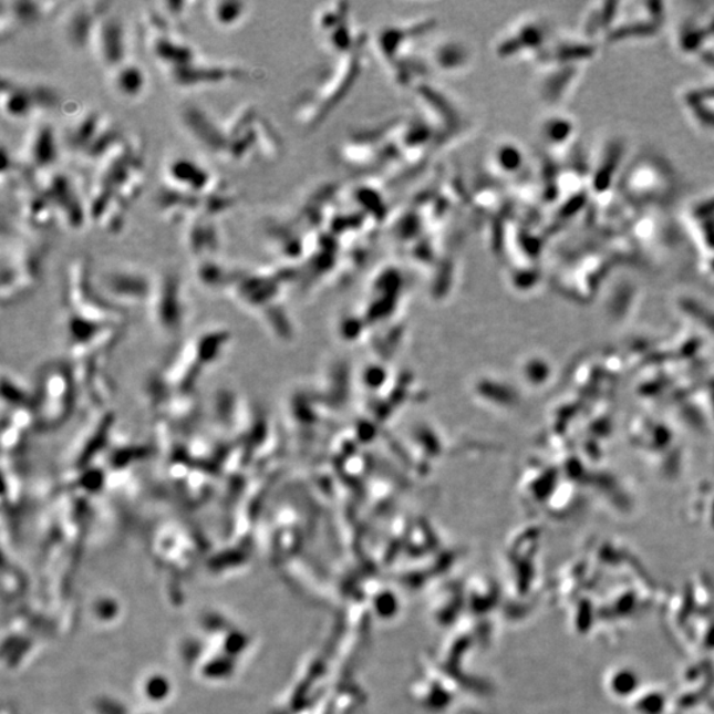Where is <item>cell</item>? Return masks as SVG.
<instances>
[{"mask_svg": "<svg viewBox=\"0 0 714 714\" xmlns=\"http://www.w3.org/2000/svg\"><path fill=\"white\" fill-rule=\"evenodd\" d=\"M112 9L113 3L101 13L87 48L94 60L105 68L107 73L133 60L127 24L124 18Z\"/></svg>", "mask_w": 714, "mask_h": 714, "instance_id": "5", "label": "cell"}, {"mask_svg": "<svg viewBox=\"0 0 714 714\" xmlns=\"http://www.w3.org/2000/svg\"><path fill=\"white\" fill-rule=\"evenodd\" d=\"M153 315L155 322L163 330L169 331L178 328L185 317V292L179 275L166 271L154 282L152 298Z\"/></svg>", "mask_w": 714, "mask_h": 714, "instance_id": "11", "label": "cell"}, {"mask_svg": "<svg viewBox=\"0 0 714 714\" xmlns=\"http://www.w3.org/2000/svg\"><path fill=\"white\" fill-rule=\"evenodd\" d=\"M111 2H81L64 11L63 35L73 50L90 48L92 33L101 13Z\"/></svg>", "mask_w": 714, "mask_h": 714, "instance_id": "14", "label": "cell"}, {"mask_svg": "<svg viewBox=\"0 0 714 714\" xmlns=\"http://www.w3.org/2000/svg\"><path fill=\"white\" fill-rule=\"evenodd\" d=\"M60 102V93L51 85L17 80L7 74L2 76L0 105L6 118L33 122L44 120L48 113L58 108Z\"/></svg>", "mask_w": 714, "mask_h": 714, "instance_id": "4", "label": "cell"}, {"mask_svg": "<svg viewBox=\"0 0 714 714\" xmlns=\"http://www.w3.org/2000/svg\"><path fill=\"white\" fill-rule=\"evenodd\" d=\"M33 183L50 201L58 220L72 230H80L90 221L86 196L80 195L74 180L65 173L54 168L43 174L31 175Z\"/></svg>", "mask_w": 714, "mask_h": 714, "instance_id": "6", "label": "cell"}, {"mask_svg": "<svg viewBox=\"0 0 714 714\" xmlns=\"http://www.w3.org/2000/svg\"><path fill=\"white\" fill-rule=\"evenodd\" d=\"M108 84L121 99L137 101L148 90V74L134 59L107 73Z\"/></svg>", "mask_w": 714, "mask_h": 714, "instance_id": "16", "label": "cell"}, {"mask_svg": "<svg viewBox=\"0 0 714 714\" xmlns=\"http://www.w3.org/2000/svg\"><path fill=\"white\" fill-rule=\"evenodd\" d=\"M46 257L45 245L3 242L2 301L12 303L29 296L40 281Z\"/></svg>", "mask_w": 714, "mask_h": 714, "instance_id": "3", "label": "cell"}, {"mask_svg": "<svg viewBox=\"0 0 714 714\" xmlns=\"http://www.w3.org/2000/svg\"><path fill=\"white\" fill-rule=\"evenodd\" d=\"M183 131L204 153L216 161L228 163V145L224 137L221 118L209 113L206 107L189 102L179 113Z\"/></svg>", "mask_w": 714, "mask_h": 714, "instance_id": "8", "label": "cell"}, {"mask_svg": "<svg viewBox=\"0 0 714 714\" xmlns=\"http://www.w3.org/2000/svg\"><path fill=\"white\" fill-rule=\"evenodd\" d=\"M154 282L139 270L114 269L100 278V292L107 301L115 299L120 303H143L152 298Z\"/></svg>", "mask_w": 714, "mask_h": 714, "instance_id": "12", "label": "cell"}, {"mask_svg": "<svg viewBox=\"0 0 714 714\" xmlns=\"http://www.w3.org/2000/svg\"><path fill=\"white\" fill-rule=\"evenodd\" d=\"M146 182L145 145L138 135L126 133L124 139L92 169L86 194L90 221L106 234H118Z\"/></svg>", "mask_w": 714, "mask_h": 714, "instance_id": "1", "label": "cell"}, {"mask_svg": "<svg viewBox=\"0 0 714 714\" xmlns=\"http://www.w3.org/2000/svg\"><path fill=\"white\" fill-rule=\"evenodd\" d=\"M206 12L216 29L230 31L247 20L250 4L244 0H213L206 4Z\"/></svg>", "mask_w": 714, "mask_h": 714, "instance_id": "17", "label": "cell"}, {"mask_svg": "<svg viewBox=\"0 0 714 714\" xmlns=\"http://www.w3.org/2000/svg\"><path fill=\"white\" fill-rule=\"evenodd\" d=\"M162 186L197 196H210L232 188L213 168L186 155H176L167 161L163 169Z\"/></svg>", "mask_w": 714, "mask_h": 714, "instance_id": "7", "label": "cell"}, {"mask_svg": "<svg viewBox=\"0 0 714 714\" xmlns=\"http://www.w3.org/2000/svg\"><path fill=\"white\" fill-rule=\"evenodd\" d=\"M60 2H37V0H0V35L2 40L15 35L20 29L44 22L46 18L64 7Z\"/></svg>", "mask_w": 714, "mask_h": 714, "instance_id": "13", "label": "cell"}, {"mask_svg": "<svg viewBox=\"0 0 714 714\" xmlns=\"http://www.w3.org/2000/svg\"><path fill=\"white\" fill-rule=\"evenodd\" d=\"M60 158V141L56 128L50 121L33 122L23 143L22 166L31 175L56 168Z\"/></svg>", "mask_w": 714, "mask_h": 714, "instance_id": "10", "label": "cell"}, {"mask_svg": "<svg viewBox=\"0 0 714 714\" xmlns=\"http://www.w3.org/2000/svg\"><path fill=\"white\" fill-rule=\"evenodd\" d=\"M126 132L99 108H85L68 124L63 145L86 168H94L124 139Z\"/></svg>", "mask_w": 714, "mask_h": 714, "instance_id": "2", "label": "cell"}, {"mask_svg": "<svg viewBox=\"0 0 714 714\" xmlns=\"http://www.w3.org/2000/svg\"><path fill=\"white\" fill-rule=\"evenodd\" d=\"M183 241L196 261L214 258L221 248L223 234L220 220L199 217L183 224Z\"/></svg>", "mask_w": 714, "mask_h": 714, "instance_id": "15", "label": "cell"}, {"mask_svg": "<svg viewBox=\"0 0 714 714\" xmlns=\"http://www.w3.org/2000/svg\"><path fill=\"white\" fill-rule=\"evenodd\" d=\"M245 76L247 71L241 65L201 56L195 63L168 74L167 79L180 90L196 91L234 84Z\"/></svg>", "mask_w": 714, "mask_h": 714, "instance_id": "9", "label": "cell"}]
</instances>
